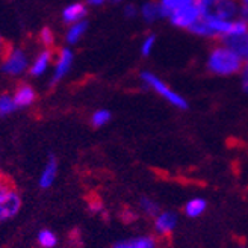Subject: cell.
Wrapping results in <instances>:
<instances>
[{"mask_svg":"<svg viewBox=\"0 0 248 248\" xmlns=\"http://www.w3.org/2000/svg\"><path fill=\"white\" fill-rule=\"evenodd\" d=\"M0 177H2V172H0Z\"/></svg>","mask_w":248,"mask_h":248,"instance_id":"cell-32","label":"cell"},{"mask_svg":"<svg viewBox=\"0 0 248 248\" xmlns=\"http://www.w3.org/2000/svg\"><path fill=\"white\" fill-rule=\"evenodd\" d=\"M17 109L14 97L9 94H0V117L12 114Z\"/></svg>","mask_w":248,"mask_h":248,"instance_id":"cell-19","label":"cell"},{"mask_svg":"<svg viewBox=\"0 0 248 248\" xmlns=\"http://www.w3.org/2000/svg\"><path fill=\"white\" fill-rule=\"evenodd\" d=\"M112 118V114L109 112L106 109H100V110H95L91 117V124L94 127H103L105 124H108Z\"/></svg>","mask_w":248,"mask_h":248,"instance_id":"cell-21","label":"cell"},{"mask_svg":"<svg viewBox=\"0 0 248 248\" xmlns=\"http://www.w3.org/2000/svg\"><path fill=\"white\" fill-rule=\"evenodd\" d=\"M40 40H41V43L44 44L46 48H50L53 46V43H55V35H53L52 29L50 28H43L41 32H40Z\"/></svg>","mask_w":248,"mask_h":248,"instance_id":"cell-24","label":"cell"},{"mask_svg":"<svg viewBox=\"0 0 248 248\" xmlns=\"http://www.w3.org/2000/svg\"><path fill=\"white\" fill-rule=\"evenodd\" d=\"M2 62V71L8 76H20L28 70V56L18 47H8Z\"/></svg>","mask_w":248,"mask_h":248,"instance_id":"cell-4","label":"cell"},{"mask_svg":"<svg viewBox=\"0 0 248 248\" xmlns=\"http://www.w3.org/2000/svg\"><path fill=\"white\" fill-rule=\"evenodd\" d=\"M245 62L242 58L224 43L215 46L207 55L206 67L215 76H233L241 73Z\"/></svg>","mask_w":248,"mask_h":248,"instance_id":"cell-1","label":"cell"},{"mask_svg":"<svg viewBox=\"0 0 248 248\" xmlns=\"http://www.w3.org/2000/svg\"><path fill=\"white\" fill-rule=\"evenodd\" d=\"M197 0H159V3H160V6H162L167 18L170 14H172V12H176V11L188 6V5H192Z\"/></svg>","mask_w":248,"mask_h":248,"instance_id":"cell-18","label":"cell"},{"mask_svg":"<svg viewBox=\"0 0 248 248\" xmlns=\"http://www.w3.org/2000/svg\"><path fill=\"white\" fill-rule=\"evenodd\" d=\"M52 58H53V53L50 48H44V50L35 58L33 64L31 65V74L32 76H41V74L47 70L48 64L52 62Z\"/></svg>","mask_w":248,"mask_h":248,"instance_id":"cell-13","label":"cell"},{"mask_svg":"<svg viewBox=\"0 0 248 248\" xmlns=\"http://www.w3.org/2000/svg\"><path fill=\"white\" fill-rule=\"evenodd\" d=\"M141 17L147 21V23H155L160 18H165V12L160 6L159 0L157 2H147L141 6V11H140Z\"/></svg>","mask_w":248,"mask_h":248,"instance_id":"cell-12","label":"cell"},{"mask_svg":"<svg viewBox=\"0 0 248 248\" xmlns=\"http://www.w3.org/2000/svg\"><path fill=\"white\" fill-rule=\"evenodd\" d=\"M88 29V23L85 20L79 21V23H74L70 26L68 32H67V43L68 44H76L80 41V38L83 36V33Z\"/></svg>","mask_w":248,"mask_h":248,"instance_id":"cell-17","label":"cell"},{"mask_svg":"<svg viewBox=\"0 0 248 248\" xmlns=\"http://www.w3.org/2000/svg\"><path fill=\"white\" fill-rule=\"evenodd\" d=\"M200 18H202V12L198 9L197 2L168 16V20L172 26H176L179 29H186V31H189L195 23H198Z\"/></svg>","mask_w":248,"mask_h":248,"instance_id":"cell-5","label":"cell"},{"mask_svg":"<svg viewBox=\"0 0 248 248\" xmlns=\"http://www.w3.org/2000/svg\"><path fill=\"white\" fill-rule=\"evenodd\" d=\"M206 207H207V202L204 200V198H192L191 202L186 203L185 214L189 218H197L204 212Z\"/></svg>","mask_w":248,"mask_h":248,"instance_id":"cell-16","label":"cell"},{"mask_svg":"<svg viewBox=\"0 0 248 248\" xmlns=\"http://www.w3.org/2000/svg\"><path fill=\"white\" fill-rule=\"evenodd\" d=\"M73 52L70 48H62V50L58 53L56 58V65H55V74L52 78V85H56L58 82H61V79L65 78V74L70 71L71 64H73Z\"/></svg>","mask_w":248,"mask_h":248,"instance_id":"cell-7","label":"cell"},{"mask_svg":"<svg viewBox=\"0 0 248 248\" xmlns=\"http://www.w3.org/2000/svg\"><path fill=\"white\" fill-rule=\"evenodd\" d=\"M141 80H142V83L147 86L148 90H152L159 97H162L164 100L168 102L171 106H174L177 109H182V110L189 108L188 102H186V98L182 94H179L177 91L171 90V86L167 82H164L159 76H156L155 73H152V71H142L141 73Z\"/></svg>","mask_w":248,"mask_h":248,"instance_id":"cell-3","label":"cell"},{"mask_svg":"<svg viewBox=\"0 0 248 248\" xmlns=\"http://www.w3.org/2000/svg\"><path fill=\"white\" fill-rule=\"evenodd\" d=\"M86 12V5L82 2H76V3H71L68 5L64 11H62V20L68 24H74V23H79L85 18Z\"/></svg>","mask_w":248,"mask_h":248,"instance_id":"cell-11","label":"cell"},{"mask_svg":"<svg viewBox=\"0 0 248 248\" xmlns=\"http://www.w3.org/2000/svg\"><path fill=\"white\" fill-rule=\"evenodd\" d=\"M245 21H247V24H248V6L247 8H242V16H241Z\"/></svg>","mask_w":248,"mask_h":248,"instance_id":"cell-30","label":"cell"},{"mask_svg":"<svg viewBox=\"0 0 248 248\" xmlns=\"http://www.w3.org/2000/svg\"><path fill=\"white\" fill-rule=\"evenodd\" d=\"M197 5L204 18L234 20L242 16L239 0H197Z\"/></svg>","mask_w":248,"mask_h":248,"instance_id":"cell-2","label":"cell"},{"mask_svg":"<svg viewBox=\"0 0 248 248\" xmlns=\"http://www.w3.org/2000/svg\"><path fill=\"white\" fill-rule=\"evenodd\" d=\"M58 174V160L53 155L48 156L47 164L43 170V174L40 177V188L41 189H48L53 185L55 179Z\"/></svg>","mask_w":248,"mask_h":248,"instance_id":"cell-9","label":"cell"},{"mask_svg":"<svg viewBox=\"0 0 248 248\" xmlns=\"http://www.w3.org/2000/svg\"><path fill=\"white\" fill-rule=\"evenodd\" d=\"M8 50V44L5 43V40L2 38V35H0V58L5 55V52Z\"/></svg>","mask_w":248,"mask_h":248,"instance_id":"cell-28","label":"cell"},{"mask_svg":"<svg viewBox=\"0 0 248 248\" xmlns=\"http://www.w3.org/2000/svg\"><path fill=\"white\" fill-rule=\"evenodd\" d=\"M177 226V215L174 212H160L156 215V221H155V229L159 234H168Z\"/></svg>","mask_w":248,"mask_h":248,"instance_id":"cell-8","label":"cell"},{"mask_svg":"<svg viewBox=\"0 0 248 248\" xmlns=\"http://www.w3.org/2000/svg\"><path fill=\"white\" fill-rule=\"evenodd\" d=\"M12 97H14V102H16L17 108H26V106H31L35 102L36 93H35V90L32 88L31 85L21 83V85H18V88L16 90V93Z\"/></svg>","mask_w":248,"mask_h":248,"instance_id":"cell-10","label":"cell"},{"mask_svg":"<svg viewBox=\"0 0 248 248\" xmlns=\"http://www.w3.org/2000/svg\"><path fill=\"white\" fill-rule=\"evenodd\" d=\"M155 46H156V35L150 33V35H147L145 38L142 40L141 43V55L142 56H150L152 52L155 50Z\"/></svg>","mask_w":248,"mask_h":248,"instance_id":"cell-23","label":"cell"},{"mask_svg":"<svg viewBox=\"0 0 248 248\" xmlns=\"http://www.w3.org/2000/svg\"><path fill=\"white\" fill-rule=\"evenodd\" d=\"M21 209V195L14 186L0 202V222L14 218Z\"/></svg>","mask_w":248,"mask_h":248,"instance_id":"cell-6","label":"cell"},{"mask_svg":"<svg viewBox=\"0 0 248 248\" xmlns=\"http://www.w3.org/2000/svg\"><path fill=\"white\" fill-rule=\"evenodd\" d=\"M241 83L245 93H248V62H245L241 70Z\"/></svg>","mask_w":248,"mask_h":248,"instance_id":"cell-26","label":"cell"},{"mask_svg":"<svg viewBox=\"0 0 248 248\" xmlns=\"http://www.w3.org/2000/svg\"><path fill=\"white\" fill-rule=\"evenodd\" d=\"M239 3L242 5V8H247L248 6V0H239Z\"/></svg>","mask_w":248,"mask_h":248,"instance_id":"cell-31","label":"cell"},{"mask_svg":"<svg viewBox=\"0 0 248 248\" xmlns=\"http://www.w3.org/2000/svg\"><path fill=\"white\" fill-rule=\"evenodd\" d=\"M38 244L43 248H53L58 244V238L52 230L44 229L38 233Z\"/></svg>","mask_w":248,"mask_h":248,"instance_id":"cell-20","label":"cell"},{"mask_svg":"<svg viewBox=\"0 0 248 248\" xmlns=\"http://www.w3.org/2000/svg\"><path fill=\"white\" fill-rule=\"evenodd\" d=\"M140 204H141V209L144 210V214H147V215L156 217V215L159 214V206H157L156 202L152 200V198H148V197H141Z\"/></svg>","mask_w":248,"mask_h":248,"instance_id":"cell-22","label":"cell"},{"mask_svg":"<svg viewBox=\"0 0 248 248\" xmlns=\"http://www.w3.org/2000/svg\"><path fill=\"white\" fill-rule=\"evenodd\" d=\"M106 0H86V3L91 5V6H102Z\"/></svg>","mask_w":248,"mask_h":248,"instance_id":"cell-29","label":"cell"},{"mask_svg":"<svg viewBox=\"0 0 248 248\" xmlns=\"http://www.w3.org/2000/svg\"><path fill=\"white\" fill-rule=\"evenodd\" d=\"M156 241L150 236H141V238H133L129 241H120L114 244L112 248H155Z\"/></svg>","mask_w":248,"mask_h":248,"instance_id":"cell-15","label":"cell"},{"mask_svg":"<svg viewBox=\"0 0 248 248\" xmlns=\"http://www.w3.org/2000/svg\"><path fill=\"white\" fill-rule=\"evenodd\" d=\"M224 44L230 46L234 52H236L244 62H248V32L239 35V36H233V38L222 41Z\"/></svg>","mask_w":248,"mask_h":248,"instance_id":"cell-14","label":"cell"},{"mask_svg":"<svg viewBox=\"0 0 248 248\" xmlns=\"http://www.w3.org/2000/svg\"><path fill=\"white\" fill-rule=\"evenodd\" d=\"M124 12H126V17H129V18H133L140 14L138 8H136L135 5H127L126 8H124Z\"/></svg>","mask_w":248,"mask_h":248,"instance_id":"cell-27","label":"cell"},{"mask_svg":"<svg viewBox=\"0 0 248 248\" xmlns=\"http://www.w3.org/2000/svg\"><path fill=\"white\" fill-rule=\"evenodd\" d=\"M14 182H12L11 179H8V177H0V202H2L3 200V198H5V195L12 189V188H14Z\"/></svg>","mask_w":248,"mask_h":248,"instance_id":"cell-25","label":"cell"}]
</instances>
